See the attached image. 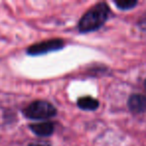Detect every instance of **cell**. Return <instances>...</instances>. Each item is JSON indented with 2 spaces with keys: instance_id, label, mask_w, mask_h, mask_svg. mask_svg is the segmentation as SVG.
Masks as SVG:
<instances>
[{
  "instance_id": "6da1fadb",
  "label": "cell",
  "mask_w": 146,
  "mask_h": 146,
  "mask_svg": "<svg viewBox=\"0 0 146 146\" xmlns=\"http://www.w3.org/2000/svg\"><path fill=\"white\" fill-rule=\"evenodd\" d=\"M108 15H109L108 5L106 3H99L83 15V17L79 21L78 29L82 33L97 30L105 23Z\"/></svg>"
},
{
  "instance_id": "7a4b0ae2",
  "label": "cell",
  "mask_w": 146,
  "mask_h": 146,
  "mask_svg": "<svg viewBox=\"0 0 146 146\" xmlns=\"http://www.w3.org/2000/svg\"><path fill=\"white\" fill-rule=\"evenodd\" d=\"M24 115L33 120H44L56 115V109L49 102L34 101L24 109Z\"/></svg>"
},
{
  "instance_id": "3957f363",
  "label": "cell",
  "mask_w": 146,
  "mask_h": 146,
  "mask_svg": "<svg viewBox=\"0 0 146 146\" xmlns=\"http://www.w3.org/2000/svg\"><path fill=\"white\" fill-rule=\"evenodd\" d=\"M64 46V42L61 39H52V40L44 41L30 46L27 50V53L30 55H40L51 51L59 50Z\"/></svg>"
},
{
  "instance_id": "277c9868",
  "label": "cell",
  "mask_w": 146,
  "mask_h": 146,
  "mask_svg": "<svg viewBox=\"0 0 146 146\" xmlns=\"http://www.w3.org/2000/svg\"><path fill=\"white\" fill-rule=\"evenodd\" d=\"M130 110L135 113H141L146 110V97L141 94H134L128 100Z\"/></svg>"
},
{
  "instance_id": "5b68a950",
  "label": "cell",
  "mask_w": 146,
  "mask_h": 146,
  "mask_svg": "<svg viewBox=\"0 0 146 146\" xmlns=\"http://www.w3.org/2000/svg\"><path fill=\"white\" fill-rule=\"evenodd\" d=\"M30 128L35 134L39 136H49L54 131V125L52 122H39L30 125Z\"/></svg>"
},
{
  "instance_id": "8992f818",
  "label": "cell",
  "mask_w": 146,
  "mask_h": 146,
  "mask_svg": "<svg viewBox=\"0 0 146 146\" xmlns=\"http://www.w3.org/2000/svg\"><path fill=\"white\" fill-rule=\"evenodd\" d=\"M78 106H79L81 109L83 110H95L96 108H98V101L94 98L90 97V96H86V97H82V98H79L78 99V102H77Z\"/></svg>"
},
{
  "instance_id": "52a82bcc",
  "label": "cell",
  "mask_w": 146,
  "mask_h": 146,
  "mask_svg": "<svg viewBox=\"0 0 146 146\" xmlns=\"http://www.w3.org/2000/svg\"><path fill=\"white\" fill-rule=\"evenodd\" d=\"M115 4L119 9L127 10V9L133 8L137 4V2L134 0H120V1H115Z\"/></svg>"
},
{
  "instance_id": "ba28073f",
  "label": "cell",
  "mask_w": 146,
  "mask_h": 146,
  "mask_svg": "<svg viewBox=\"0 0 146 146\" xmlns=\"http://www.w3.org/2000/svg\"><path fill=\"white\" fill-rule=\"evenodd\" d=\"M28 146H49V145H47V144H40V143H32Z\"/></svg>"
},
{
  "instance_id": "9c48e42d",
  "label": "cell",
  "mask_w": 146,
  "mask_h": 146,
  "mask_svg": "<svg viewBox=\"0 0 146 146\" xmlns=\"http://www.w3.org/2000/svg\"><path fill=\"white\" fill-rule=\"evenodd\" d=\"M144 85H145V89H146V81H145V84H144Z\"/></svg>"
}]
</instances>
